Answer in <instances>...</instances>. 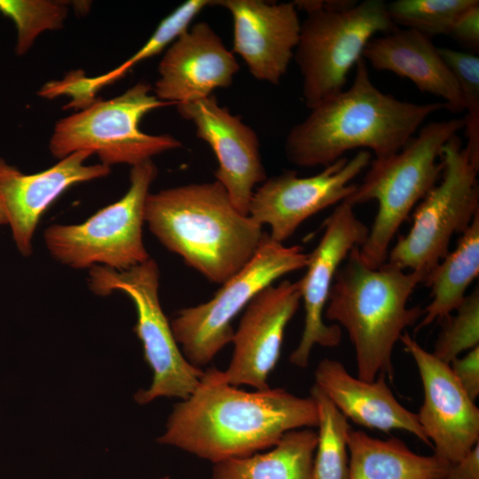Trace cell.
I'll use <instances>...</instances> for the list:
<instances>
[{"label": "cell", "instance_id": "6da1fadb", "mask_svg": "<svg viewBox=\"0 0 479 479\" xmlns=\"http://www.w3.org/2000/svg\"><path fill=\"white\" fill-rule=\"evenodd\" d=\"M317 426L312 397L280 388L241 390L212 367L174 406L158 441L215 464L271 448L291 430Z\"/></svg>", "mask_w": 479, "mask_h": 479}, {"label": "cell", "instance_id": "7a4b0ae2", "mask_svg": "<svg viewBox=\"0 0 479 479\" xmlns=\"http://www.w3.org/2000/svg\"><path fill=\"white\" fill-rule=\"evenodd\" d=\"M350 87L322 100L288 132L285 153L302 167H326L357 148H368L375 159L399 152L442 102L417 104L396 98L372 82L360 59Z\"/></svg>", "mask_w": 479, "mask_h": 479}, {"label": "cell", "instance_id": "3957f363", "mask_svg": "<svg viewBox=\"0 0 479 479\" xmlns=\"http://www.w3.org/2000/svg\"><path fill=\"white\" fill-rule=\"evenodd\" d=\"M145 223L168 250L220 285L251 260L265 234L216 180L150 192Z\"/></svg>", "mask_w": 479, "mask_h": 479}, {"label": "cell", "instance_id": "277c9868", "mask_svg": "<svg viewBox=\"0 0 479 479\" xmlns=\"http://www.w3.org/2000/svg\"><path fill=\"white\" fill-rule=\"evenodd\" d=\"M335 273L324 316L343 326L353 344L357 377L373 381L379 374L394 376L392 352L404 329L424 314L407 302L425 276L404 272L388 262L366 266L359 247L352 248Z\"/></svg>", "mask_w": 479, "mask_h": 479}, {"label": "cell", "instance_id": "5b68a950", "mask_svg": "<svg viewBox=\"0 0 479 479\" xmlns=\"http://www.w3.org/2000/svg\"><path fill=\"white\" fill-rule=\"evenodd\" d=\"M464 128L463 119L432 122L397 153L370 162L360 185L343 201L351 206L376 200L378 212L365 243L359 247L363 263L377 269L387 262L389 248L413 207L441 177L443 146Z\"/></svg>", "mask_w": 479, "mask_h": 479}, {"label": "cell", "instance_id": "8992f818", "mask_svg": "<svg viewBox=\"0 0 479 479\" xmlns=\"http://www.w3.org/2000/svg\"><path fill=\"white\" fill-rule=\"evenodd\" d=\"M147 82H137L108 100L93 101L55 125L49 148L59 160L79 151L97 154L100 163L131 167L153 156L182 147L169 134L152 135L140 130L149 112L169 106L158 99Z\"/></svg>", "mask_w": 479, "mask_h": 479}, {"label": "cell", "instance_id": "52a82bcc", "mask_svg": "<svg viewBox=\"0 0 479 479\" xmlns=\"http://www.w3.org/2000/svg\"><path fill=\"white\" fill-rule=\"evenodd\" d=\"M308 258L302 247H287L265 232L251 260L210 300L180 310L172 319V332L186 359L199 368L212 361L232 342V323L238 313L274 281L305 268Z\"/></svg>", "mask_w": 479, "mask_h": 479}, {"label": "cell", "instance_id": "ba28073f", "mask_svg": "<svg viewBox=\"0 0 479 479\" xmlns=\"http://www.w3.org/2000/svg\"><path fill=\"white\" fill-rule=\"evenodd\" d=\"M301 22L294 59L302 79V98L310 109L342 91L350 69L362 59L376 33L397 26L382 0H365L342 10L313 9Z\"/></svg>", "mask_w": 479, "mask_h": 479}, {"label": "cell", "instance_id": "9c48e42d", "mask_svg": "<svg viewBox=\"0 0 479 479\" xmlns=\"http://www.w3.org/2000/svg\"><path fill=\"white\" fill-rule=\"evenodd\" d=\"M158 175L152 160L131 167L130 186L114 203L79 224H52L43 234L50 254L75 269L125 271L149 259L143 241L145 206Z\"/></svg>", "mask_w": 479, "mask_h": 479}, {"label": "cell", "instance_id": "30bf717a", "mask_svg": "<svg viewBox=\"0 0 479 479\" xmlns=\"http://www.w3.org/2000/svg\"><path fill=\"white\" fill-rule=\"evenodd\" d=\"M441 160L440 183L415 208L410 231L398 237L387 259L425 279L449 253L452 235L463 233L479 213V169L468 159L458 135L443 146Z\"/></svg>", "mask_w": 479, "mask_h": 479}, {"label": "cell", "instance_id": "8fae6325", "mask_svg": "<svg viewBox=\"0 0 479 479\" xmlns=\"http://www.w3.org/2000/svg\"><path fill=\"white\" fill-rule=\"evenodd\" d=\"M160 271L149 258L125 271L96 265L90 269L89 286L98 295L114 291L125 293L134 302L137 323L134 327L153 371L147 389L135 395L138 404L161 397L187 398L197 388L204 371L192 365L178 347L171 326L159 299Z\"/></svg>", "mask_w": 479, "mask_h": 479}, {"label": "cell", "instance_id": "7c38bea8", "mask_svg": "<svg viewBox=\"0 0 479 479\" xmlns=\"http://www.w3.org/2000/svg\"><path fill=\"white\" fill-rule=\"evenodd\" d=\"M372 153L357 152L342 157L318 174L300 177L294 170L267 177L254 191L248 216L259 225L270 226L271 240L283 243L308 218L343 201L355 191L351 181L369 166Z\"/></svg>", "mask_w": 479, "mask_h": 479}, {"label": "cell", "instance_id": "4fadbf2b", "mask_svg": "<svg viewBox=\"0 0 479 479\" xmlns=\"http://www.w3.org/2000/svg\"><path fill=\"white\" fill-rule=\"evenodd\" d=\"M353 208L342 201L326 219L323 235L309 254L306 273L299 280L304 325L301 340L289 357L296 366L307 367L315 345L334 348L342 340L341 327L326 325L323 317L336 271L350 250L361 247L368 236V227L357 217Z\"/></svg>", "mask_w": 479, "mask_h": 479}, {"label": "cell", "instance_id": "5bb4252c", "mask_svg": "<svg viewBox=\"0 0 479 479\" xmlns=\"http://www.w3.org/2000/svg\"><path fill=\"white\" fill-rule=\"evenodd\" d=\"M399 340L413 358L423 387L417 413L435 455L454 464L479 444V409L455 379L449 364L423 349L408 333Z\"/></svg>", "mask_w": 479, "mask_h": 479}, {"label": "cell", "instance_id": "9a60e30c", "mask_svg": "<svg viewBox=\"0 0 479 479\" xmlns=\"http://www.w3.org/2000/svg\"><path fill=\"white\" fill-rule=\"evenodd\" d=\"M177 109L193 124L197 137L214 152L218 163L216 180L224 187L233 206L248 216L255 186L268 177L255 131L220 106L214 95L177 105Z\"/></svg>", "mask_w": 479, "mask_h": 479}, {"label": "cell", "instance_id": "2e32d148", "mask_svg": "<svg viewBox=\"0 0 479 479\" xmlns=\"http://www.w3.org/2000/svg\"><path fill=\"white\" fill-rule=\"evenodd\" d=\"M301 301L299 280L271 285L250 301L233 334L231 362L223 371L229 384L269 388L267 380L278 363L285 329Z\"/></svg>", "mask_w": 479, "mask_h": 479}, {"label": "cell", "instance_id": "e0dca14e", "mask_svg": "<svg viewBox=\"0 0 479 479\" xmlns=\"http://www.w3.org/2000/svg\"><path fill=\"white\" fill-rule=\"evenodd\" d=\"M232 20V53L255 79L277 85L286 75L298 43L301 21L293 2L218 0Z\"/></svg>", "mask_w": 479, "mask_h": 479}, {"label": "cell", "instance_id": "ac0fdd59", "mask_svg": "<svg viewBox=\"0 0 479 479\" xmlns=\"http://www.w3.org/2000/svg\"><path fill=\"white\" fill-rule=\"evenodd\" d=\"M239 70L232 51L210 25L200 21L166 49L153 94L169 105L197 101L213 95L216 89L230 87Z\"/></svg>", "mask_w": 479, "mask_h": 479}, {"label": "cell", "instance_id": "d6986e66", "mask_svg": "<svg viewBox=\"0 0 479 479\" xmlns=\"http://www.w3.org/2000/svg\"><path fill=\"white\" fill-rule=\"evenodd\" d=\"M88 151L73 153L51 168L25 174L0 158V206L20 253H33V237L43 214L74 185L101 178L111 169L101 163L88 165Z\"/></svg>", "mask_w": 479, "mask_h": 479}, {"label": "cell", "instance_id": "ffe728a7", "mask_svg": "<svg viewBox=\"0 0 479 479\" xmlns=\"http://www.w3.org/2000/svg\"><path fill=\"white\" fill-rule=\"evenodd\" d=\"M314 376L315 385L347 419L385 432L404 430L432 446L417 413L397 401L385 375L379 374L373 381H366L352 376L340 361L325 358L318 363Z\"/></svg>", "mask_w": 479, "mask_h": 479}, {"label": "cell", "instance_id": "44dd1931", "mask_svg": "<svg viewBox=\"0 0 479 479\" xmlns=\"http://www.w3.org/2000/svg\"><path fill=\"white\" fill-rule=\"evenodd\" d=\"M362 59L376 70L389 71L411 80L417 89L443 99L451 113L464 111L457 80L431 39L397 27L367 43Z\"/></svg>", "mask_w": 479, "mask_h": 479}, {"label": "cell", "instance_id": "7402d4cb", "mask_svg": "<svg viewBox=\"0 0 479 479\" xmlns=\"http://www.w3.org/2000/svg\"><path fill=\"white\" fill-rule=\"evenodd\" d=\"M349 479H445L451 464L412 452L397 437L380 439L349 432Z\"/></svg>", "mask_w": 479, "mask_h": 479}, {"label": "cell", "instance_id": "603a6c76", "mask_svg": "<svg viewBox=\"0 0 479 479\" xmlns=\"http://www.w3.org/2000/svg\"><path fill=\"white\" fill-rule=\"evenodd\" d=\"M213 3L210 0H188L183 3L160 22L137 51L116 68L92 77L82 72H74L60 81L48 82L41 89L39 95L48 98L67 95L72 100L67 106L81 109L86 107L95 101L94 96L103 87L122 78L137 64L167 49L190 27L198 14Z\"/></svg>", "mask_w": 479, "mask_h": 479}, {"label": "cell", "instance_id": "cb8c5ba5", "mask_svg": "<svg viewBox=\"0 0 479 479\" xmlns=\"http://www.w3.org/2000/svg\"><path fill=\"white\" fill-rule=\"evenodd\" d=\"M317 432L291 430L266 452L215 463L212 479H311Z\"/></svg>", "mask_w": 479, "mask_h": 479}, {"label": "cell", "instance_id": "d4e9b609", "mask_svg": "<svg viewBox=\"0 0 479 479\" xmlns=\"http://www.w3.org/2000/svg\"><path fill=\"white\" fill-rule=\"evenodd\" d=\"M479 273V213L449 252L428 273L423 283L431 289L432 301L424 309L415 332L450 315L464 299Z\"/></svg>", "mask_w": 479, "mask_h": 479}, {"label": "cell", "instance_id": "484cf974", "mask_svg": "<svg viewBox=\"0 0 479 479\" xmlns=\"http://www.w3.org/2000/svg\"><path fill=\"white\" fill-rule=\"evenodd\" d=\"M310 397L318 409V440L311 479H349L348 419L315 384Z\"/></svg>", "mask_w": 479, "mask_h": 479}, {"label": "cell", "instance_id": "4316f807", "mask_svg": "<svg viewBox=\"0 0 479 479\" xmlns=\"http://www.w3.org/2000/svg\"><path fill=\"white\" fill-rule=\"evenodd\" d=\"M477 0H396L387 4L388 13L397 26L404 27L431 39L448 35L458 16Z\"/></svg>", "mask_w": 479, "mask_h": 479}, {"label": "cell", "instance_id": "83f0119b", "mask_svg": "<svg viewBox=\"0 0 479 479\" xmlns=\"http://www.w3.org/2000/svg\"><path fill=\"white\" fill-rule=\"evenodd\" d=\"M0 13L15 25V51L23 55L43 32L60 28L68 14V4L49 0H0Z\"/></svg>", "mask_w": 479, "mask_h": 479}, {"label": "cell", "instance_id": "f1b7e54d", "mask_svg": "<svg viewBox=\"0 0 479 479\" xmlns=\"http://www.w3.org/2000/svg\"><path fill=\"white\" fill-rule=\"evenodd\" d=\"M438 50L459 86L466 111L463 122L467 143L464 149L479 169V58L445 47Z\"/></svg>", "mask_w": 479, "mask_h": 479}, {"label": "cell", "instance_id": "f546056e", "mask_svg": "<svg viewBox=\"0 0 479 479\" xmlns=\"http://www.w3.org/2000/svg\"><path fill=\"white\" fill-rule=\"evenodd\" d=\"M442 321V328L435 342L432 354L450 364L454 358L478 346L479 343V290L476 287L466 295L454 310Z\"/></svg>", "mask_w": 479, "mask_h": 479}, {"label": "cell", "instance_id": "4dcf8cb0", "mask_svg": "<svg viewBox=\"0 0 479 479\" xmlns=\"http://www.w3.org/2000/svg\"><path fill=\"white\" fill-rule=\"evenodd\" d=\"M449 365L463 390L475 401L479 395V346L462 357H457Z\"/></svg>", "mask_w": 479, "mask_h": 479}, {"label": "cell", "instance_id": "1f68e13d", "mask_svg": "<svg viewBox=\"0 0 479 479\" xmlns=\"http://www.w3.org/2000/svg\"><path fill=\"white\" fill-rule=\"evenodd\" d=\"M449 36L459 43L478 52L479 49V1L463 11L455 20Z\"/></svg>", "mask_w": 479, "mask_h": 479}, {"label": "cell", "instance_id": "d6a6232c", "mask_svg": "<svg viewBox=\"0 0 479 479\" xmlns=\"http://www.w3.org/2000/svg\"><path fill=\"white\" fill-rule=\"evenodd\" d=\"M445 479H479V444L460 460L451 464Z\"/></svg>", "mask_w": 479, "mask_h": 479}, {"label": "cell", "instance_id": "836d02e7", "mask_svg": "<svg viewBox=\"0 0 479 479\" xmlns=\"http://www.w3.org/2000/svg\"><path fill=\"white\" fill-rule=\"evenodd\" d=\"M1 224H7V221H6L4 212L3 208H2V207L0 206V225Z\"/></svg>", "mask_w": 479, "mask_h": 479}, {"label": "cell", "instance_id": "e575fe53", "mask_svg": "<svg viewBox=\"0 0 479 479\" xmlns=\"http://www.w3.org/2000/svg\"><path fill=\"white\" fill-rule=\"evenodd\" d=\"M161 479H170V478H169V476H164V477H162Z\"/></svg>", "mask_w": 479, "mask_h": 479}]
</instances>
